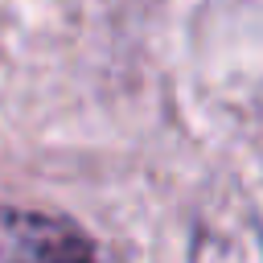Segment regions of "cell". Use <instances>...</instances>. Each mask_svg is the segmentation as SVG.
I'll use <instances>...</instances> for the list:
<instances>
[{
	"label": "cell",
	"instance_id": "7a4b0ae2",
	"mask_svg": "<svg viewBox=\"0 0 263 263\" xmlns=\"http://www.w3.org/2000/svg\"><path fill=\"white\" fill-rule=\"evenodd\" d=\"M189 263H263V222L242 193H222L201 210Z\"/></svg>",
	"mask_w": 263,
	"mask_h": 263
},
{
	"label": "cell",
	"instance_id": "6da1fadb",
	"mask_svg": "<svg viewBox=\"0 0 263 263\" xmlns=\"http://www.w3.org/2000/svg\"><path fill=\"white\" fill-rule=\"evenodd\" d=\"M0 263H103V251L70 218L0 201Z\"/></svg>",
	"mask_w": 263,
	"mask_h": 263
}]
</instances>
